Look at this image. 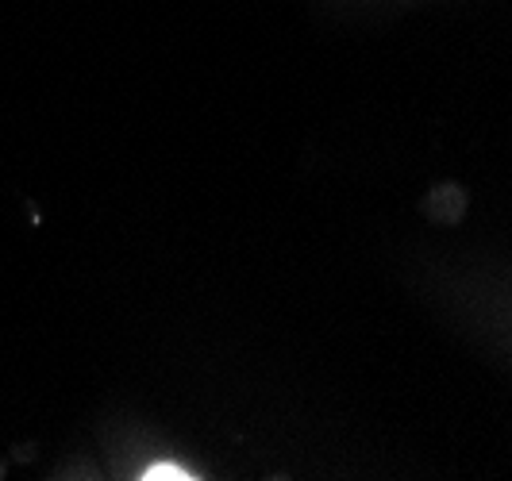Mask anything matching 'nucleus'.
Returning <instances> with one entry per match:
<instances>
[{
    "instance_id": "obj_1",
    "label": "nucleus",
    "mask_w": 512,
    "mask_h": 481,
    "mask_svg": "<svg viewBox=\"0 0 512 481\" xmlns=\"http://www.w3.org/2000/svg\"><path fill=\"white\" fill-rule=\"evenodd\" d=\"M139 478H143V481H170V478H174V481H189L193 474H185L181 466H166V462H158V466H147Z\"/></svg>"
}]
</instances>
